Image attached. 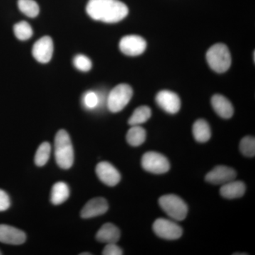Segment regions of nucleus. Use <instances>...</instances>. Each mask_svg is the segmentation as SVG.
Wrapping results in <instances>:
<instances>
[{
    "label": "nucleus",
    "instance_id": "20e7f679",
    "mask_svg": "<svg viewBox=\"0 0 255 255\" xmlns=\"http://www.w3.org/2000/svg\"><path fill=\"white\" fill-rule=\"evenodd\" d=\"M161 209L163 210L171 219L181 221L186 219L188 214L187 204L178 196L167 194L161 196L159 199Z\"/></svg>",
    "mask_w": 255,
    "mask_h": 255
},
{
    "label": "nucleus",
    "instance_id": "4be33fe9",
    "mask_svg": "<svg viewBox=\"0 0 255 255\" xmlns=\"http://www.w3.org/2000/svg\"><path fill=\"white\" fill-rule=\"evenodd\" d=\"M18 6L20 11L28 17L34 18L39 14V6L33 0H18Z\"/></svg>",
    "mask_w": 255,
    "mask_h": 255
},
{
    "label": "nucleus",
    "instance_id": "393cba45",
    "mask_svg": "<svg viewBox=\"0 0 255 255\" xmlns=\"http://www.w3.org/2000/svg\"><path fill=\"white\" fill-rule=\"evenodd\" d=\"M240 150L243 155L253 157L255 155V139L253 136H246L242 139L240 143Z\"/></svg>",
    "mask_w": 255,
    "mask_h": 255
},
{
    "label": "nucleus",
    "instance_id": "6ab92c4d",
    "mask_svg": "<svg viewBox=\"0 0 255 255\" xmlns=\"http://www.w3.org/2000/svg\"><path fill=\"white\" fill-rule=\"evenodd\" d=\"M193 135L196 141L206 142L211 137V130L209 124L204 119H199L193 125Z\"/></svg>",
    "mask_w": 255,
    "mask_h": 255
},
{
    "label": "nucleus",
    "instance_id": "dca6fc26",
    "mask_svg": "<svg viewBox=\"0 0 255 255\" xmlns=\"http://www.w3.org/2000/svg\"><path fill=\"white\" fill-rule=\"evenodd\" d=\"M120 230L110 223L103 225L96 235V239L97 241L107 244L117 243L120 239Z\"/></svg>",
    "mask_w": 255,
    "mask_h": 255
},
{
    "label": "nucleus",
    "instance_id": "bb28decb",
    "mask_svg": "<svg viewBox=\"0 0 255 255\" xmlns=\"http://www.w3.org/2000/svg\"><path fill=\"white\" fill-rule=\"evenodd\" d=\"M73 64L75 68L82 72H87L91 70L92 63L91 60L86 55L82 54L76 55L74 58Z\"/></svg>",
    "mask_w": 255,
    "mask_h": 255
},
{
    "label": "nucleus",
    "instance_id": "f03ea898",
    "mask_svg": "<svg viewBox=\"0 0 255 255\" xmlns=\"http://www.w3.org/2000/svg\"><path fill=\"white\" fill-rule=\"evenodd\" d=\"M55 157L60 168L70 169L74 162V149L68 132L60 130L55 137Z\"/></svg>",
    "mask_w": 255,
    "mask_h": 255
},
{
    "label": "nucleus",
    "instance_id": "7ed1b4c3",
    "mask_svg": "<svg viewBox=\"0 0 255 255\" xmlns=\"http://www.w3.org/2000/svg\"><path fill=\"white\" fill-rule=\"evenodd\" d=\"M206 60L209 66L216 73L227 71L231 65V55L229 49L223 43L211 46L206 53Z\"/></svg>",
    "mask_w": 255,
    "mask_h": 255
},
{
    "label": "nucleus",
    "instance_id": "a878e982",
    "mask_svg": "<svg viewBox=\"0 0 255 255\" xmlns=\"http://www.w3.org/2000/svg\"><path fill=\"white\" fill-rule=\"evenodd\" d=\"M101 97L95 92L89 91L85 92L82 97V105L87 110H94L100 104Z\"/></svg>",
    "mask_w": 255,
    "mask_h": 255
},
{
    "label": "nucleus",
    "instance_id": "9b49d317",
    "mask_svg": "<svg viewBox=\"0 0 255 255\" xmlns=\"http://www.w3.org/2000/svg\"><path fill=\"white\" fill-rule=\"evenodd\" d=\"M96 173L101 182L114 187L121 181V174L115 167L108 162H101L96 167Z\"/></svg>",
    "mask_w": 255,
    "mask_h": 255
},
{
    "label": "nucleus",
    "instance_id": "412c9836",
    "mask_svg": "<svg viewBox=\"0 0 255 255\" xmlns=\"http://www.w3.org/2000/svg\"><path fill=\"white\" fill-rule=\"evenodd\" d=\"M151 114L152 112L150 107L147 106L137 107L129 119L128 124L132 127V126H139L140 124L145 123L150 118Z\"/></svg>",
    "mask_w": 255,
    "mask_h": 255
},
{
    "label": "nucleus",
    "instance_id": "f8f14e48",
    "mask_svg": "<svg viewBox=\"0 0 255 255\" xmlns=\"http://www.w3.org/2000/svg\"><path fill=\"white\" fill-rule=\"evenodd\" d=\"M156 102L161 109L170 114H177L180 110L181 101L173 92L162 90L156 96Z\"/></svg>",
    "mask_w": 255,
    "mask_h": 255
},
{
    "label": "nucleus",
    "instance_id": "c85d7f7f",
    "mask_svg": "<svg viewBox=\"0 0 255 255\" xmlns=\"http://www.w3.org/2000/svg\"><path fill=\"white\" fill-rule=\"evenodd\" d=\"M11 206L9 195L4 191L0 189V212L6 211Z\"/></svg>",
    "mask_w": 255,
    "mask_h": 255
},
{
    "label": "nucleus",
    "instance_id": "aec40b11",
    "mask_svg": "<svg viewBox=\"0 0 255 255\" xmlns=\"http://www.w3.org/2000/svg\"><path fill=\"white\" fill-rule=\"evenodd\" d=\"M146 132L143 128L132 126L127 134L128 143L134 147L142 145L145 141Z\"/></svg>",
    "mask_w": 255,
    "mask_h": 255
},
{
    "label": "nucleus",
    "instance_id": "1a4fd4ad",
    "mask_svg": "<svg viewBox=\"0 0 255 255\" xmlns=\"http://www.w3.org/2000/svg\"><path fill=\"white\" fill-rule=\"evenodd\" d=\"M53 43L49 36H43L34 43L32 49L33 58L41 63H47L51 60Z\"/></svg>",
    "mask_w": 255,
    "mask_h": 255
},
{
    "label": "nucleus",
    "instance_id": "ddd939ff",
    "mask_svg": "<svg viewBox=\"0 0 255 255\" xmlns=\"http://www.w3.org/2000/svg\"><path fill=\"white\" fill-rule=\"evenodd\" d=\"M24 232L8 225H0V243L4 244L19 246L26 241Z\"/></svg>",
    "mask_w": 255,
    "mask_h": 255
},
{
    "label": "nucleus",
    "instance_id": "4468645a",
    "mask_svg": "<svg viewBox=\"0 0 255 255\" xmlns=\"http://www.w3.org/2000/svg\"><path fill=\"white\" fill-rule=\"evenodd\" d=\"M108 209L109 204L105 199L102 197L95 198L85 204L80 216L82 219H92L105 214Z\"/></svg>",
    "mask_w": 255,
    "mask_h": 255
},
{
    "label": "nucleus",
    "instance_id": "b1692460",
    "mask_svg": "<svg viewBox=\"0 0 255 255\" xmlns=\"http://www.w3.org/2000/svg\"><path fill=\"white\" fill-rule=\"evenodd\" d=\"M14 32L16 38L21 41H26L33 35L31 26L26 21L16 23L14 26Z\"/></svg>",
    "mask_w": 255,
    "mask_h": 255
},
{
    "label": "nucleus",
    "instance_id": "f3484780",
    "mask_svg": "<svg viewBox=\"0 0 255 255\" xmlns=\"http://www.w3.org/2000/svg\"><path fill=\"white\" fill-rule=\"evenodd\" d=\"M246 184L241 181H231L223 184L220 194L223 197L228 199H234L241 198L246 193Z\"/></svg>",
    "mask_w": 255,
    "mask_h": 255
},
{
    "label": "nucleus",
    "instance_id": "5701e85b",
    "mask_svg": "<svg viewBox=\"0 0 255 255\" xmlns=\"http://www.w3.org/2000/svg\"><path fill=\"white\" fill-rule=\"evenodd\" d=\"M50 152H51V146L49 142H45L41 144L35 155V164L38 167L44 166L49 159Z\"/></svg>",
    "mask_w": 255,
    "mask_h": 255
},
{
    "label": "nucleus",
    "instance_id": "c756f323",
    "mask_svg": "<svg viewBox=\"0 0 255 255\" xmlns=\"http://www.w3.org/2000/svg\"><path fill=\"white\" fill-rule=\"evenodd\" d=\"M91 253H81L80 255H91Z\"/></svg>",
    "mask_w": 255,
    "mask_h": 255
},
{
    "label": "nucleus",
    "instance_id": "9d476101",
    "mask_svg": "<svg viewBox=\"0 0 255 255\" xmlns=\"http://www.w3.org/2000/svg\"><path fill=\"white\" fill-rule=\"evenodd\" d=\"M237 173L236 170L227 167L220 165L215 167L206 175V181L214 185H223L236 179Z\"/></svg>",
    "mask_w": 255,
    "mask_h": 255
},
{
    "label": "nucleus",
    "instance_id": "2eb2a0df",
    "mask_svg": "<svg viewBox=\"0 0 255 255\" xmlns=\"http://www.w3.org/2000/svg\"><path fill=\"white\" fill-rule=\"evenodd\" d=\"M211 105L216 114L223 119H230L234 114L232 104L226 97L221 95H215L211 99Z\"/></svg>",
    "mask_w": 255,
    "mask_h": 255
},
{
    "label": "nucleus",
    "instance_id": "39448f33",
    "mask_svg": "<svg viewBox=\"0 0 255 255\" xmlns=\"http://www.w3.org/2000/svg\"><path fill=\"white\" fill-rule=\"evenodd\" d=\"M132 96L130 85L121 84L114 87L107 97V107L110 112L117 113L127 107Z\"/></svg>",
    "mask_w": 255,
    "mask_h": 255
},
{
    "label": "nucleus",
    "instance_id": "a211bd4d",
    "mask_svg": "<svg viewBox=\"0 0 255 255\" xmlns=\"http://www.w3.org/2000/svg\"><path fill=\"white\" fill-rule=\"evenodd\" d=\"M70 196V189L66 183L59 182L55 183L52 188L50 201L54 205H60L68 200Z\"/></svg>",
    "mask_w": 255,
    "mask_h": 255
},
{
    "label": "nucleus",
    "instance_id": "2f4dec72",
    "mask_svg": "<svg viewBox=\"0 0 255 255\" xmlns=\"http://www.w3.org/2000/svg\"><path fill=\"white\" fill-rule=\"evenodd\" d=\"M2 255V253H1V252H0V255Z\"/></svg>",
    "mask_w": 255,
    "mask_h": 255
},
{
    "label": "nucleus",
    "instance_id": "423d86ee",
    "mask_svg": "<svg viewBox=\"0 0 255 255\" xmlns=\"http://www.w3.org/2000/svg\"><path fill=\"white\" fill-rule=\"evenodd\" d=\"M142 168L153 174H164L170 169V164L167 157L158 152H146L142 157Z\"/></svg>",
    "mask_w": 255,
    "mask_h": 255
},
{
    "label": "nucleus",
    "instance_id": "7c9ffc66",
    "mask_svg": "<svg viewBox=\"0 0 255 255\" xmlns=\"http://www.w3.org/2000/svg\"><path fill=\"white\" fill-rule=\"evenodd\" d=\"M234 255H248V254H246V253H244V254H243V253H234V254H233Z\"/></svg>",
    "mask_w": 255,
    "mask_h": 255
},
{
    "label": "nucleus",
    "instance_id": "6e6552de",
    "mask_svg": "<svg viewBox=\"0 0 255 255\" xmlns=\"http://www.w3.org/2000/svg\"><path fill=\"white\" fill-rule=\"evenodd\" d=\"M147 43L142 37L137 35H128L123 37L119 43L121 51L129 56L142 54L146 49Z\"/></svg>",
    "mask_w": 255,
    "mask_h": 255
},
{
    "label": "nucleus",
    "instance_id": "f257e3e1",
    "mask_svg": "<svg viewBox=\"0 0 255 255\" xmlns=\"http://www.w3.org/2000/svg\"><path fill=\"white\" fill-rule=\"evenodd\" d=\"M86 11L94 20L105 23L119 22L128 14L127 5L119 0H90Z\"/></svg>",
    "mask_w": 255,
    "mask_h": 255
},
{
    "label": "nucleus",
    "instance_id": "0eeeda50",
    "mask_svg": "<svg viewBox=\"0 0 255 255\" xmlns=\"http://www.w3.org/2000/svg\"><path fill=\"white\" fill-rule=\"evenodd\" d=\"M152 228L155 234L162 239L174 241L179 239L182 236V228L170 220L157 219L154 222Z\"/></svg>",
    "mask_w": 255,
    "mask_h": 255
},
{
    "label": "nucleus",
    "instance_id": "cd10ccee",
    "mask_svg": "<svg viewBox=\"0 0 255 255\" xmlns=\"http://www.w3.org/2000/svg\"><path fill=\"white\" fill-rule=\"evenodd\" d=\"M102 255H123V251L117 246V243H109L103 250Z\"/></svg>",
    "mask_w": 255,
    "mask_h": 255
}]
</instances>
